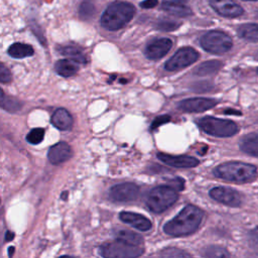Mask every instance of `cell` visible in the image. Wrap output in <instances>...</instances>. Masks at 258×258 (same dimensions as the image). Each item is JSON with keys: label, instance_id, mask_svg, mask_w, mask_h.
Masks as SVG:
<instances>
[{"label": "cell", "instance_id": "cell-26", "mask_svg": "<svg viewBox=\"0 0 258 258\" xmlns=\"http://www.w3.org/2000/svg\"><path fill=\"white\" fill-rule=\"evenodd\" d=\"M0 107L2 109H4L5 111L14 113V112H17L21 109L22 103L19 102L17 99H13V98H10V97H8V98L5 97V99L2 102V104L0 105Z\"/></svg>", "mask_w": 258, "mask_h": 258}, {"label": "cell", "instance_id": "cell-21", "mask_svg": "<svg viewBox=\"0 0 258 258\" xmlns=\"http://www.w3.org/2000/svg\"><path fill=\"white\" fill-rule=\"evenodd\" d=\"M34 50L33 47L26 43L21 42H15L8 48V53L13 58H24L31 56L33 54Z\"/></svg>", "mask_w": 258, "mask_h": 258}, {"label": "cell", "instance_id": "cell-35", "mask_svg": "<svg viewBox=\"0 0 258 258\" xmlns=\"http://www.w3.org/2000/svg\"><path fill=\"white\" fill-rule=\"evenodd\" d=\"M250 238H251V240H252L256 245H258V227L251 231V233H250Z\"/></svg>", "mask_w": 258, "mask_h": 258}, {"label": "cell", "instance_id": "cell-29", "mask_svg": "<svg viewBox=\"0 0 258 258\" xmlns=\"http://www.w3.org/2000/svg\"><path fill=\"white\" fill-rule=\"evenodd\" d=\"M230 254L222 247L219 246H211L205 249L204 256L207 257H228Z\"/></svg>", "mask_w": 258, "mask_h": 258}, {"label": "cell", "instance_id": "cell-10", "mask_svg": "<svg viewBox=\"0 0 258 258\" xmlns=\"http://www.w3.org/2000/svg\"><path fill=\"white\" fill-rule=\"evenodd\" d=\"M139 195V187L132 182L119 183L111 187L110 198L115 202L127 203L137 199Z\"/></svg>", "mask_w": 258, "mask_h": 258}, {"label": "cell", "instance_id": "cell-25", "mask_svg": "<svg viewBox=\"0 0 258 258\" xmlns=\"http://www.w3.org/2000/svg\"><path fill=\"white\" fill-rule=\"evenodd\" d=\"M116 237L119 240H122L124 242L130 243V244H135V245H140L143 241L142 237L139 236L138 234L128 231V230H119L116 233Z\"/></svg>", "mask_w": 258, "mask_h": 258}, {"label": "cell", "instance_id": "cell-20", "mask_svg": "<svg viewBox=\"0 0 258 258\" xmlns=\"http://www.w3.org/2000/svg\"><path fill=\"white\" fill-rule=\"evenodd\" d=\"M240 148L245 153L258 157V132L246 135L241 140Z\"/></svg>", "mask_w": 258, "mask_h": 258}, {"label": "cell", "instance_id": "cell-14", "mask_svg": "<svg viewBox=\"0 0 258 258\" xmlns=\"http://www.w3.org/2000/svg\"><path fill=\"white\" fill-rule=\"evenodd\" d=\"M172 46V41L169 38H159L151 41L146 49L145 55L149 59H159L164 56Z\"/></svg>", "mask_w": 258, "mask_h": 258}, {"label": "cell", "instance_id": "cell-28", "mask_svg": "<svg viewBox=\"0 0 258 258\" xmlns=\"http://www.w3.org/2000/svg\"><path fill=\"white\" fill-rule=\"evenodd\" d=\"M179 25H180V23L175 20H172L169 18H162L157 22L156 27L163 31H171V30L176 29Z\"/></svg>", "mask_w": 258, "mask_h": 258}, {"label": "cell", "instance_id": "cell-9", "mask_svg": "<svg viewBox=\"0 0 258 258\" xmlns=\"http://www.w3.org/2000/svg\"><path fill=\"white\" fill-rule=\"evenodd\" d=\"M210 197L213 200L230 207H239L242 204L241 194L230 187L216 186L210 190Z\"/></svg>", "mask_w": 258, "mask_h": 258}, {"label": "cell", "instance_id": "cell-32", "mask_svg": "<svg viewBox=\"0 0 258 258\" xmlns=\"http://www.w3.org/2000/svg\"><path fill=\"white\" fill-rule=\"evenodd\" d=\"M12 80V75L10 71L2 63L0 62V82L1 83H9Z\"/></svg>", "mask_w": 258, "mask_h": 258}, {"label": "cell", "instance_id": "cell-17", "mask_svg": "<svg viewBox=\"0 0 258 258\" xmlns=\"http://www.w3.org/2000/svg\"><path fill=\"white\" fill-rule=\"evenodd\" d=\"M162 9L178 17H186L191 14L187 0H163Z\"/></svg>", "mask_w": 258, "mask_h": 258}, {"label": "cell", "instance_id": "cell-23", "mask_svg": "<svg viewBox=\"0 0 258 258\" xmlns=\"http://www.w3.org/2000/svg\"><path fill=\"white\" fill-rule=\"evenodd\" d=\"M222 67V62L219 60H209L203 62L195 70V74L198 76H209L217 73Z\"/></svg>", "mask_w": 258, "mask_h": 258}, {"label": "cell", "instance_id": "cell-38", "mask_svg": "<svg viewBox=\"0 0 258 258\" xmlns=\"http://www.w3.org/2000/svg\"><path fill=\"white\" fill-rule=\"evenodd\" d=\"M13 252H14V247H9V256H12L13 255Z\"/></svg>", "mask_w": 258, "mask_h": 258}, {"label": "cell", "instance_id": "cell-31", "mask_svg": "<svg viewBox=\"0 0 258 258\" xmlns=\"http://www.w3.org/2000/svg\"><path fill=\"white\" fill-rule=\"evenodd\" d=\"M162 256L165 257H188L190 256L188 253L182 251V250H178V249H165L161 252Z\"/></svg>", "mask_w": 258, "mask_h": 258}, {"label": "cell", "instance_id": "cell-1", "mask_svg": "<svg viewBox=\"0 0 258 258\" xmlns=\"http://www.w3.org/2000/svg\"><path fill=\"white\" fill-rule=\"evenodd\" d=\"M203 217L204 213L200 208L194 205H187L178 215L164 225L163 231L173 237L190 235L198 230Z\"/></svg>", "mask_w": 258, "mask_h": 258}, {"label": "cell", "instance_id": "cell-33", "mask_svg": "<svg viewBox=\"0 0 258 258\" xmlns=\"http://www.w3.org/2000/svg\"><path fill=\"white\" fill-rule=\"evenodd\" d=\"M168 120H169V116H160L154 120V122L151 125V128L155 129L156 127H159L161 124L168 122Z\"/></svg>", "mask_w": 258, "mask_h": 258}, {"label": "cell", "instance_id": "cell-6", "mask_svg": "<svg viewBox=\"0 0 258 258\" xmlns=\"http://www.w3.org/2000/svg\"><path fill=\"white\" fill-rule=\"evenodd\" d=\"M99 253L107 258H133L143 254V248L140 245L130 244L122 240L103 244L99 248Z\"/></svg>", "mask_w": 258, "mask_h": 258}, {"label": "cell", "instance_id": "cell-41", "mask_svg": "<svg viewBox=\"0 0 258 258\" xmlns=\"http://www.w3.org/2000/svg\"><path fill=\"white\" fill-rule=\"evenodd\" d=\"M257 73H258V69H257Z\"/></svg>", "mask_w": 258, "mask_h": 258}, {"label": "cell", "instance_id": "cell-8", "mask_svg": "<svg viewBox=\"0 0 258 258\" xmlns=\"http://www.w3.org/2000/svg\"><path fill=\"white\" fill-rule=\"evenodd\" d=\"M199 58V52L192 47L179 48L164 64L168 72H176L194 63Z\"/></svg>", "mask_w": 258, "mask_h": 258}, {"label": "cell", "instance_id": "cell-5", "mask_svg": "<svg viewBox=\"0 0 258 258\" xmlns=\"http://www.w3.org/2000/svg\"><path fill=\"white\" fill-rule=\"evenodd\" d=\"M199 127L209 135L217 137H230L238 132V126L235 122L226 119L206 116L198 121Z\"/></svg>", "mask_w": 258, "mask_h": 258}, {"label": "cell", "instance_id": "cell-18", "mask_svg": "<svg viewBox=\"0 0 258 258\" xmlns=\"http://www.w3.org/2000/svg\"><path fill=\"white\" fill-rule=\"evenodd\" d=\"M51 123L55 128L61 131H67L70 130L73 126V117L68 110L58 108L51 116Z\"/></svg>", "mask_w": 258, "mask_h": 258}, {"label": "cell", "instance_id": "cell-19", "mask_svg": "<svg viewBox=\"0 0 258 258\" xmlns=\"http://www.w3.org/2000/svg\"><path fill=\"white\" fill-rule=\"evenodd\" d=\"M54 70L59 76L68 78V77L75 75L79 71V66H78L77 61H75L71 58L70 59L63 58V59H59L55 62Z\"/></svg>", "mask_w": 258, "mask_h": 258}, {"label": "cell", "instance_id": "cell-15", "mask_svg": "<svg viewBox=\"0 0 258 258\" xmlns=\"http://www.w3.org/2000/svg\"><path fill=\"white\" fill-rule=\"evenodd\" d=\"M72 149L66 142H58L49 147L47 151V158L52 164H59L72 157Z\"/></svg>", "mask_w": 258, "mask_h": 258}, {"label": "cell", "instance_id": "cell-27", "mask_svg": "<svg viewBox=\"0 0 258 258\" xmlns=\"http://www.w3.org/2000/svg\"><path fill=\"white\" fill-rule=\"evenodd\" d=\"M44 137V129L43 128H34L32 129L26 136V140L33 145L39 144Z\"/></svg>", "mask_w": 258, "mask_h": 258}, {"label": "cell", "instance_id": "cell-13", "mask_svg": "<svg viewBox=\"0 0 258 258\" xmlns=\"http://www.w3.org/2000/svg\"><path fill=\"white\" fill-rule=\"evenodd\" d=\"M157 158L163 161L165 164H168L173 167L178 168H190L199 164V160L192 156L188 155H169L166 153L159 152L157 153Z\"/></svg>", "mask_w": 258, "mask_h": 258}, {"label": "cell", "instance_id": "cell-24", "mask_svg": "<svg viewBox=\"0 0 258 258\" xmlns=\"http://www.w3.org/2000/svg\"><path fill=\"white\" fill-rule=\"evenodd\" d=\"M59 52L66 56H69L71 59L77 61L78 63H85L87 62L85 54L82 52L81 49L75 47V46H64L59 49Z\"/></svg>", "mask_w": 258, "mask_h": 258}, {"label": "cell", "instance_id": "cell-22", "mask_svg": "<svg viewBox=\"0 0 258 258\" xmlns=\"http://www.w3.org/2000/svg\"><path fill=\"white\" fill-rule=\"evenodd\" d=\"M238 34L241 38L249 41H258V24L247 23L242 24L238 28Z\"/></svg>", "mask_w": 258, "mask_h": 258}, {"label": "cell", "instance_id": "cell-16", "mask_svg": "<svg viewBox=\"0 0 258 258\" xmlns=\"http://www.w3.org/2000/svg\"><path fill=\"white\" fill-rule=\"evenodd\" d=\"M119 217L122 222H124L142 232L148 231L152 227L150 220H148L146 217H144L140 214H136V213H132V212H121Z\"/></svg>", "mask_w": 258, "mask_h": 258}, {"label": "cell", "instance_id": "cell-30", "mask_svg": "<svg viewBox=\"0 0 258 258\" xmlns=\"http://www.w3.org/2000/svg\"><path fill=\"white\" fill-rule=\"evenodd\" d=\"M95 12V7L93 5L92 2L90 1H84L81 6H80V15L87 19V18H90Z\"/></svg>", "mask_w": 258, "mask_h": 258}, {"label": "cell", "instance_id": "cell-40", "mask_svg": "<svg viewBox=\"0 0 258 258\" xmlns=\"http://www.w3.org/2000/svg\"><path fill=\"white\" fill-rule=\"evenodd\" d=\"M245 1H255V0H245Z\"/></svg>", "mask_w": 258, "mask_h": 258}, {"label": "cell", "instance_id": "cell-2", "mask_svg": "<svg viewBox=\"0 0 258 258\" xmlns=\"http://www.w3.org/2000/svg\"><path fill=\"white\" fill-rule=\"evenodd\" d=\"M135 7L127 2L117 1L110 4L101 17V25L108 30H118L134 16Z\"/></svg>", "mask_w": 258, "mask_h": 258}, {"label": "cell", "instance_id": "cell-11", "mask_svg": "<svg viewBox=\"0 0 258 258\" xmlns=\"http://www.w3.org/2000/svg\"><path fill=\"white\" fill-rule=\"evenodd\" d=\"M218 102L210 98H191L178 103V109L184 112H204L216 106Z\"/></svg>", "mask_w": 258, "mask_h": 258}, {"label": "cell", "instance_id": "cell-3", "mask_svg": "<svg viewBox=\"0 0 258 258\" xmlns=\"http://www.w3.org/2000/svg\"><path fill=\"white\" fill-rule=\"evenodd\" d=\"M213 173L216 177L226 181L244 183L255 178L257 169L254 165L249 163L232 161L217 166L213 170Z\"/></svg>", "mask_w": 258, "mask_h": 258}, {"label": "cell", "instance_id": "cell-4", "mask_svg": "<svg viewBox=\"0 0 258 258\" xmlns=\"http://www.w3.org/2000/svg\"><path fill=\"white\" fill-rule=\"evenodd\" d=\"M178 199V194L173 186L159 185L152 188L146 199V205L153 213H162L171 207Z\"/></svg>", "mask_w": 258, "mask_h": 258}, {"label": "cell", "instance_id": "cell-12", "mask_svg": "<svg viewBox=\"0 0 258 258\" xmlns=\"http://www.w3.org/2000/svg\"><path fill=\"white\" fill-rule=\"evenodd\" d=\"M212 8L225 17H238L243 14V8L233 0H210Z\"/></svg>", "mask_w": 258, "mask_h": 258}, {"label": "cell", "instance_id": "cell-37", "mask_svg": "<svg viewBox=\"0 0 258 258\" xmlns=\"http://www.w3.org/2000/svg\"><path fill=\"white\" fill-rule=\"evenodd\" d=\"M5 94H4V92H3V90L2 89H0V105L2 104V102L4 101V99H5Z\"/></svg>", "mask_w": 258, "mask_h": 258}, {"label": "cell", "instance_id": "cell-39", "mask_svg": "<svg viewBox=\"0 0 258 258\" xmlns=\"http://www.w3.org/2000/svg\"><path fill=\"white\" fill-rule=\"evenodd\" d=\"M67 196H68V192H67V191L62 192V195H61V199H67Z\"/></svg>", "mask_w": 258, "mask_h": 258}, {"label": "cell", "instance_id": "cell-36", "mask_svg": "<svg viewBox=\"0 0 258 258\" xmlns=\"http://www.w3.org/2000/svg\"><path fill=\"white\" fill-rule=\"evenodd\" d=\"M13 238H14V233H12V232H7L6 233V235H5V240L6 241H11V240H13Z\"/></svg>", "mask_w": 258, "mask_h": 258}, {"label": "cell", "instance_id": "cell-7", "mask_svg": "<svg viewBox=\"0 0 258 258\" xmlns=\"http://www.w3.org/2000/svg\"><path fill=\"white\" fill-rule=\"evenodd\" d=\"M200 42L205 50L216 54L225 53L232 47L231 37L227 33L219 30L207 32L202 36Z\"/></svg>", "mask_w": 258, "mask_h": 258}, {"label": "cell", "instance_id": "cell-34", "mask_svg": "<svg viewBox=\"0 0 258 258\" xmlns=\"http://www.w3.org/2000/svg\"><path fill=\"white\" fill-rule=\"evenodd\" d=\"M158 4L157 0H144L140 3V6L142 8H153Z\"/></svg>", "mask_w": 258, "mask_h": 258}]
</instances>
